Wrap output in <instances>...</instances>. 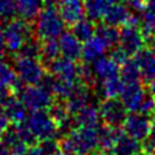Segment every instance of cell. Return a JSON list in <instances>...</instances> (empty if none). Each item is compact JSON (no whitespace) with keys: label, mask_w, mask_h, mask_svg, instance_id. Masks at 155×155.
Masks as SVG:
<instances>
[{"label":"cell","mask_w":155,"mask_h":155,"mask_svg":"<svg viewBox=\"0 0 155 155\" xmlns=\"http://www.w3.org/2000/svg\"><path fill=\"white\" fill-rule=\"evenodd\" d=\"M44 7V0H17V13L28 22L35 21Z\"/></svg>","instance_id":"cell-24"},{"label":"cell","mask_w":155,"mask_h":155,"mask_svg":"<svg viewBox=\"0 0 155 155\" xmlns=\"http://www.w3.org/2000/svg\"><path fill=\"white\" fill-rule=\"evenodd\" d=\"M101 122L98 109L92 105L80 109L78 113L72 115L74 127H88V128H98Z\"/></svg>","instance_id":"cell-19"},{"label":"cell","mask_w":155,"mask_h":155,"mask_svg":"<svg viewBox=\"0 0 155 155\" xmlns=\"http://www.w3.org/2000/svg\"><path fill=\"white\" fill-rule=\"evenodd\" d=\"M0 114H3V101H0Z\"/></svg>","instance_id":"cell-44"},{"label":"cell","mask_w":155,"mask_h":155,"mask_svg":"<svg viewBox=\"0 0 155 155\" xmlns=\"http://www.w3.org/2000/svg\"><path fill=\"white\" fill-rule=\"evenodd\" d=\"M11 94H13L12 91H11V88H9L8 85H5L2 80H0V101L5 100L7 97L11 96Z\"/></svg>","instance_id":"cell-36"},{"label":"cell","mask_w":155,"mask_h":155,"mask_svg":"<svg viewBox=\"0 0 155 155\" xmlns=\"http://www.w3.org/2000/svg\"><path fill=\"white\" fill-rule=\"evenodd\" d=\"M137 113H141L147 116H151L153 114H155V96H153L150 92H147V94L145 96V98Z\"/></svg>","instance_id":"cell-34"},{"label":"cell","mask_w":155,"mask_h":155,"mask_svg":"<svg viewBox=\"0 0 155 155\" xmlns=\"http://www.w3.org/2000/svg\"><path fill=\"white\" fill-rule=\"evenodd\" d=\"M71 32L79 39L81 43L87 41L88 39L96 34V25L94 21H92L91 18H81L74 25H71Z\"/></svg>","instance_id":"cell-28"},{"label":"cell","mask_w":155,"mask_h":155,"mask_svg":"<svg viewBox=\"0 0 155 155\" xmlns=\"http://www.w3.org/2000/svg\"><path fill=\"white\" fill-rule=\"evenodd\" d=\"M93 155H100V153H98V154H93Z\"/></svg>","instance_id":"cell-48"},{"label":"cell","mask_w":155,"mask_h":155,"mask_svg":"<svg viewBox=\"0 0 155 155\" xmlns=\"http://www.w3.org/2000/svg\"><path fill=\"white\" fill-rule=\"evenodd\" d=\"M61 0H44V5L45 7H56L60 4Z\"/></svg>","instance_id":"cell-43"},{"label":"cell","mask_w":155,"mask_h":155,"mask_svg":"<svg viewBox=\"0 0 155 155\" xmlns=\"http://www.w3.org/2000/svg\"><path fill=\"white\" fill-rule=\"evenodd\" d=\"M119 75L124 84L136 83L141 80V72H140V67L134 57H129L123 64H120Z\"/></svg>","instance_id":"cell-27"},{"label":"cell","mask_w":155,"mask_h":155,"mask_svg":"<svg viewBox=\"0 0 155 155\" xmlns=\"http://www.w3.org/2000/svg\"><path fill=\"white\" fill-rule=\"evenodd\" d=\"M7 47H5V39H4V27L0 25V58L5 54Z\"/></svg>","instance_id":"cell-39"},{"label":"cell","mask_w":155,"mask_h":155,"mask_svg":"<svg viewBox=\"0 0 155 155\" xmlns=\"http://www.w3.org/2000/svg\"><path fill=\"white\" fill-rule=\"evenodd\" d=\"M129 8L132 9V13H140L141 14L143 11H146L147 0H129Z\"/></svg>","instance_id":"cell-35"},{"label":"cell","mask_w":155,"mask_h":155,"mask_svg":"<svg viewBox=\"0 0 155 155\" xmlns=\"http://www.w3.org/2000/svg\"><path fill=\"white\" fill-rule=\"evenodd\" d=\"M0 155H11V153H9V149L3 143L2 140H0Z\"/></svg>","instance_id":"cell-42"},{"label":"cell","mask_w":155,"mask_h":155,"mask_svg":"<svg viewBox=\"0 0 155 155\" xmlns=\"http://www.w3.org/2000/svg\"><path fill=\"white\" fill-rule=\"evenodd\" d=\"M146 45H147V49L155 56V35L151 36L150 39H147V40H146Z\"/></svg>","instance_id":"cell-40"},{"label":"cell","mask_w":155,"mask_h":155,"mask_svg":"<svg viewBox=\"0 0 155 155\" xmlns=\"http://www.w3.org/2000/svg\"><path fill=\"white\" fill-rule=\"evenodd\" d=\"M122 127L125 134L142 142L143 140H146L150 133L151 120H150V116L143 115L141 113H130L125 116Z\"/></svg>","instance_id":"cell-9"},{"label":"cell","mask_w":155,"mask_h":155,"mask_svg":"<svg viewBox=\"0 0 155 155\" xmlns=\"http://www.w3.org/2000/svg\"><path fill=\"white\" fill-rule=\"evenodd\" d=\"M58 143L62 151L71 155L98 154V128L74 127Z\"/></svg>","instance_id":"cell-1"},{"label":"cell","mask_w":155,"mask_h":155,"mask_svg":"<svg viewBox=\"0 0 155 155\" xmlns=\"http://www.w3.org/2000/svg\"><path fill=\"white\" fill-rule=\"evenodd\" d=\"M109 45L104 39H101L98 35L92 36L87 41L83 43V51H81V60L87 64H92L96 61L97 58L105 56V53L107 52Z\"/></svg>","instance_id":"cell-15"},{"label":"cell","mask_w":155,"mask_h":155,"mask_svg":"<svg viewBox=\"0 0 155 155\" xmlns=\"http://www.w3.org/2000/svg\"><path fill=\"white\" fill-rule=\"evenodd\" d=\"M34 34V28L31 22L23 18H13L8 21L7 26L4 27V39H5L7 49L17 54L21 47L25 44L27 39H30Z\"/></svg>","instance_id":"cell-3"},{"label":"cell","mask_w":155,"mask_h":155,"mask_svg":"<svg viewBox=\"0 0 155 155\" xmlns=\"http://www.w3.org/2000/svg\"><path fill=\"white\" fill-rule=\"evenodd\" d=\"M130 13L132 12L124 4L114 3L104 16L102 22L106 23V25L114 26V27H122L124 25H127Z\"/></svg>","instance_id":"cell-20"},{"label":"cell","mask_w":155,"mask_h":155,"mask_svg":"<svg viewBox=\"0 0 155 155\" xmlns=\"http://www.w3.org/2000/svg\"><path fill=\"white\" fill-rule=\"evenodd\" d=\"M140 30H141L145 40H147L155 35V14L149 12L147 9L143 11L140 16Z\"/></svg>","instance_id":"cell-32"},{"label":"cell","mask_w":155,"mask_h":155,"mask_svg":"<svg viewBox=\"0 0 155 155\" xmlns=\"http://www.w3.org/2000/svg\"><path fill=\"white\" fill-rule=\"evenodd\" d=\"M146 94L147 92L141 81H136V83L124 84L123 91L119 97H120V101L124 105V107L127 109V111H129V113H137Z\"/></svg>","instance_id":"cell-11"},{"label":"cell","mask_w":155,"mask_h":155,"mask_svg":"<svg viewBox=\"0 0 155 155\" xmlns=\"http://www.w3.org/2000/svg\"><path fill=\"white\" fill-rule=\"evenodd\" d=\"M0 80L11 88L13 94H18L21 92V89L23 88L22 81L19 80V78L17 76L14 69L4 61H0Z\"/></svg>","instance_id":"cell-26"},{"label":"cell","mask_w":155,"mask_h":155,"mask_svg":"<svg viewBox=\"0 0 155 155\" xmlns=\"http://www.w3.org/2000/svg\"><path fill=\"white\" fill-rule=\"evenodd\" d=\"M124 83L120 75H114L106 78L104 80H100L96 84L94 89H97V94H100L104 98H118L123 91Z\"/></svg>","instance_id":"cell-18"},{"label":"cell","mask_w":155,"mask_h":155,"mask_svg":"<svg viewBox=\"0 0 155 155\" xmlns=\"http://www.w3.org/2000/svg\"><path fill=\"white\" fill-rule=\"evenodd\" d=\"M3 113L12 124L22 123L27 119V109L16 94H11L3 100Z\"/></svg>","instance_id":"cell-14"},{"label":"cell","mask_w":155,"mask_h":155,"mask_svg":"<svg viewBox=\"0 0 155 155\" xmlns=\"http://www.w3.org/2000/svg\"><path fill=\"white\" fill-rule=\"evenodd\" d=\"M17 14V0H0V21L8 22Z\"/></svg>","instance_id":"cell-33"},{"label":"cell","mask_w":155,"mask_h":155,"mask_svg":"<svg viewBox=\"0 0 155 155\" xmlns=\"http://www.w3.org/2000/svg\"><path fill=\"white\" fill-rule=\"evenodd\" d=\"M40 54H41V40H39L36 36H31L25 41V44L21 47V49L14 56H23V57L39 58L40 60Z\"/></svg>","instance_id":"cell-31"},{"label":"cell","mask_w":155,"mask_h":155,"mask_svg":"<svg viewBox=\"0 0 155 155\" xmlns=\"http://www.w3.org/2000/svg\"><path fill=\"white\" fill-rule=\"evenodd\" d=\"M134 58L138 64L142 80L150 81L153 78H155V56L147 48H142L134 56Z\"/></svg>","instance_id":"cell-21"},{"label":"cell","mask_w":155,"mask_h":155,"mask_svg":"<svg viewBox=\"0 0 155 155\" xmlns=\"http://www.w3.org/2000/svg\"><path fill=\"white\" fill-rule=\"evenodd\" d=\"M116 0H84L85 14L92 21H102L106 12Z\"/></svg>","instance_id":"cell-25"},{"label":"cell","mask_w":155,"mask_h":155,"mask_svg":"<svg viewBox=\"0 0 155 155\" xmlns=\"http://www.w3.org/2000/svg\"><path fill=\"white\" fill-rule=\"evenodd\" d=\"M14 71L19 80L26 85L39 84L47 74L41 60L23 56H14Z\"/></svg>","instance_id":"cell-4"},{"label":"cell","mask_w":155,"mask_h":155,"mask_svg":"<svg viewBox=\"0 0 155 155\" xmlns=\"http://www.w3.org/2000/svg\"><path fill=\"white\" fill-rule=\"evenodd\" d=\"M57 9L65 23L69 26L74 25L85 14L84 0H61Z\"/></svg>","instance_id":"cell-13"},{"label":"cell","mask_w":155,"mask_h":155,"mask_svg":"<svg viewBox=\"0 0 155 155\" xmlns=\"http://www.w3.org/2000/svg\"><path fill=\"white\" fill-rule=\"evenodd\" d=\"M147 89L153 96H155V78H153L150 81H147Z\"/></svg>","instance_id":"cell-41"},{"label":"cell","mask_w":155,"mask_h":155,"mask_svg":"<svg viewBox=\"0 0 155 155\" xmlns=\"http://www.w3.org/2000/svg\"><path fill=\"white\" fill-rule=\"evenodd\" d=\"M137 155H146V154H145V153H143V151H141V153H138V154H137Z\"/></svg>","instance_id":"cell-46"},{"label":"cell","mask_w":155,"mask_h":155,"mask_svg":"<svg viewBox=\"0 0 155 155\" xmlns=\"http://www.w3.org/2000/svg\"><path fill=\"white\" fill-rule=\"evenodd\" d=\"M35 21L34 35L39 40L60 38L66 25L56 7H47L45 9H43Z\"/></svg>","instance_id":"cell-2"},{"label":"cell","mask_w":155,"mask_h":155,"mask_svg":"<svg viewBox=\"0 0 155 155\" xmlns=\"http://www.w3.org/2000/svg\"><path fill=\"white\" fill-rule=\"evenodd\" d=\"M96 35H98L101 39H104L110 48L116 47L118 43H119V30H118V27L106 25V23H104V25H98L96 27Z\"/></svg>","instance_id":"cell-30"},{"label":"cell","mask_w":155,"mask_h":155,"mask_svg":"<svg viewBox=\"0 0 155 155\" xmlns=\"http://www.w3.org/2000/svg\"><path fill=\"white\" fill-rule=\"evenodd\" d=\"M119 67H120L119 62L111 56L110 57L102 56V57L97 58L96 61L92 62V69H93L97 81L104 80L106 78H110V76H114V75H118Z\"/></svg>","instance_id":"cell-17"},{"label":"cell","mask_w":155,"mask_h":155,"mask_svg":"<svg viewBox=\"0 0 155 155\" xmlns=\"http://www.w3.org/2000/svg\"><path fill=\"white\" fill-rule=\"evenodd\" d=\"M60 51L64 57H67L70 60L78 61L81 58V51H83V43L78 39L71 31L62 32L60 35Z\"/></svg>","instance_id":"cell-16"},{"label":"cell","mask_w":155,"mask_h":155,"mask_svg":"<svg viewBox=\"0 0 155 155\" xmlns=\"http://www.w3.org/2000/svg\"><path fill=\"white\" fill-rule=\"evenodd\" d=\"M122 133L123 129H120L119 127H111V125H106V124H104L102 127H98L100 154L105 151H110Z\"/></svg>","instance_id":"cell-23"},{"label":"cell","mask_w":155,"mask_h":155,"mask_svg":"<svg viewBox=\"0 0 155 155\" xmlns=\"http://www.w3.org/2000/svg\"><path fill=\"white\" fill-rule=\"evenodd\" d=\"M78 66L79 65L76 64V61L60 56L49 64H47L45 70L47 72L54 75L56 78H60V79L69 81H79V79H78Z\"/></svg>","instance_id":"cell-10"},{"label":"cell","mask_w":155,"mask_h":155,"mask_svg":"<svg viewBox=\"0 0 155 155\" xmlns=\"http://www.w3.org/2000/svg\"><path fill=\"white\" fill-rule=\"evenodd\" d=\"M146 155H155V149L153 150V151H151V153H149V154H146Z\"/></svg>","instance_id":"cell-45"},{"label":"cell","mask_w":155,"mask_h":155,"mask_svg":"<svg viewBox=\"0 0 155 155\" xmlns=\"http://www.w3.org/2000/svg\"><path fill=\"white\" fill-rule=\"evenodd\" d=\"M26 155H47V154L40 145H39V146L38 145H32V146L28 147V151Z\"/></svg>","instance_id":"cell-38"},{"label":"cell","mask_w":155,"mask_h":155,"mask_svg":"<svg viewBox=\"0 0 155 155\" xmlns=\"http://www.w3.org/2000/svg\"><path fill=\"white\" fill-rule=\"evenodd\" d=\"M61 51H60V44L58 40L56 39H45L41 40V54L40 60L43 62V65H47L52 62L53 60H56L57 57H60Z\"/></svg>","instance_id":"cell-29"},{"label":"cell","mask_w":155,"mask_h":155,"mask_svg":"<svg viewBox=\"0 0 155 155\" xmlns=\"http://www.w3.org/2000/svg\"><path fill=\"white\" fill-rule=\"evenodd\" d=\"M9 124H11V122H9V119L5 116V114H0V136H2L5 130L8 129Z\"/></svg>","instance_id":"cell-37"},{"label":"cell","mask_w":155,"mask_h":155,"mask_svg":"<svg viewBox=\"0 0 155 155\" xmlns=\"http://www.w3.org/2000/svg\"><path fill=\"white\" fill-rule=\"evenodd\" d=\"M145 44H146V40L138 26L124 25L119 30L118 47L128 57H134L142 48H145Z\"/></svg>","instance_id":"cell-7"},{"label":"cell","mask_w":155,"mask_h":155,"mask_svg":"<svg viewBox=\"0 0 155 155\" xmlns=\"http://www.w3.org/2000/svg\"><path fill=\"white\" fill-rule=\"evenodd\" d=\"M122 2H127V3H128V2H129V0H122Z\"/></svg>","instance_id":"cell-47"},{"label":"cell","mask_w":155,"mask_h":155,"mask_svg":"<svg viewBox=\"0 0 155 155\" xmlns=\"http://www.w3.org/2000/svg\"><path fill=\"white\" fill-rule=\"evenodd\" d=\"M98 113L104 124L120 127L127 116V109L118 98H104L98 106Z\"/></svg>","instance_id":"cell-8"},{"label":"cell","mask_w":155,"mask_h":155,"mask_svg":"<svg viewBox=\"0 0 155 155\" xmlns=\"http://www.w3.org/2000/svg\"><path fill=\"white\" fill-rule=\"evenodd\" d=\"M92 92H93V89L91 87L81 83V81H78L74 91L69 96V98L65 101L67 110H69V113L71 115L78 113L80 109L91 105V98H92V94H93Z\"/></svg>","instance_id":"cell-12"},{"label":"cell","mask_w":155,"mask_h":155,"mask_svg":"<svg viewBox=\"0 0 155 155\" xmlns=\"http://www.w3.org/2000/svg\"><path fill=\"white\" fill-rule=\"evenodd\" d=\"M28 128L31 129L36 141H47L54 138L58 134V128L56 122L49 115L48 110L31 111V115L26 119Z\"/></svg>","instance_id":"cell-6"},{"label":"cell","mask_w":155,"mask_h":155,"mask_svg":"<svg viewBox=\"0 0 155 155\" xmlns=\"http://www.w3.org/2000/svg\"><path fill=\"white\" fill-rule=\"evenodd\" d=\"M19 100L25 105L27 111L48 110L54 102V96L41 84H32L23 87L19 92Z\"/></svg>","instance_id":"cell-5"},{"label":"cell","mask_w":155,"mask_h":155,"mask_svg":"<svg viewBox=\"0 0 155 155\" xmlns=\"http://www.w3.org/2000/svg\"><path fill=\"white\" fill-rule=\"evenodd\" d=\"M110 151L113 155H137L138 153L142 151V147L140 141L129 137L128 134L123 132L116 140L115 145Z\"/></svg>","instance_id":"cell-22"}]
</instances>
